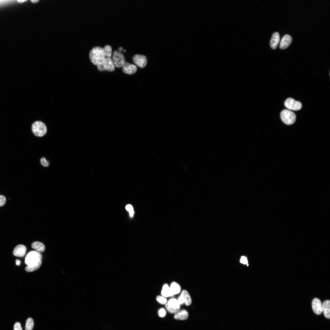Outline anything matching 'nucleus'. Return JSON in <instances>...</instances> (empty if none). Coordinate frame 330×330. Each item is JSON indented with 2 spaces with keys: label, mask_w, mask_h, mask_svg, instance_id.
<instances>
[{
  "label": "nucleus",
  "mask_w": 330,
  "mask_h": 330,
  "mask_svg": "<svg viewBox=\"0 0 330 330\" xmlns=\"http://www.w3.org/2000/svg\"><path fill=\"white\" fill-rule=\"evenodd\" d=\"M106 57L103 48L100 46L94 47L89 53V57L91 62L97 65Z\"/></svg>",
  "instance_id": "obj_1"
},
{
  "label": "nucleus",
  "mask_w": 330,
  "mask_h": 330,
  "mask_svg": "<svg viewBox=\"0 0 330 330\" xmlns=\"http://www.w3.org/2000/svg\"><path fill=\"white\" fill-rule=\"evenodd\" d=\"M280 118L282 121L288 125L293 124L295 121L296 115L292 111L288 109H284L280 114Z\"/></svg>",
  "instance_id": "obj_2"
},
{
  "label": "nucleus",
  "mask_w": 330,
  "mask_h": 330,
  "mask_svg": "<svg viewBox=\"0 0 330 330\" xmlns=\"http://www.w3.org/2000/svg\"><path fill=\"white\" fill-rule=\"evenodd\" d=\"M32 130L35 135L42 137L46 133L47 128L43 123L41 121H36L32 125Z\"/></svg>",
  "instance_id": "obj_3"
},
{
  "label": "nucleus",
  "mask_w": 330,
  "mask_h": 330,
  "mask_svg": "<svg viewBox=\"0 0 330 330\" xmlns=\"http://www.w3.org/2000/svg\"><path fill=\"white\" fill-rule=\"evenodd\" d=\"M42 256L38 251H31L28 253L25 257V263L28 266H31L37 263L41 260Z\"/></svg>",
  "instance_id": "obj_4"
},
{
  "label": "nucleus",
  "mask_w": 330,
  "mask_h": 330,
  "mask_svg": "<svg viewBox=\"0 0 330 330\" xmlns=\"http://www.w3.org/2000/svg\"><path fill=\"white\" fill-rule=\"evenodd\" d=\"M97 68L100 71L112 72L115 69L112 59L108 57H106L97 65Z\"/></svg>",
  "instance_id": "obj_5"
},
{
  "label": "nucleus",
  "mask_w": 330,
  "mask_h": 330,
  "mask_svg": "<svg viewBox=\"0 0 330 330\" xmlns=\"http://www.w3.org/2000/svg\"><path fill=\"white\" fill-rule=\"evenodd\" d=\"M112 60L115 67L117 68L122 67L126 62L123 54L119 50L114 52Z\"/></svg>",
  "instance_id": "obj_6"
},
{
  "label": "nucleus",
  "mask_w": 330,
  "mask_h": 330,
  "mask_svg": "<svg viewBox=\"0 0 330 330\" xmlns=\"http://www.w3.org/2000/svg\"><path fill=\"white\" fill-rule=\"evenodd\" d=\"M180 304L178 300L175 299H170L166 304L165 307L170 313H176L180 309Z\"/></svg>",
  "instance_id": "obj_7"
},
{
  "label": "nucleus",
  "mask_w": 330,
  "mask_h": 330,
  "mask_svg": "<svg viewBox=\"0 0 330 330\" xmlns=\"http://www.w3.org/2000/svg\"><path fill=\"white\" fill-rule=\"evenodd\" d=\"M284 105L288 109L294 111L299 110L302 107V104L300 102L291 98H287L284 101Z\"/></svg>",
  "instance_id": "obj_8"
},
{
  "label": "nucleus",
  "mask_w": 330,
  "mask_h": 330,
  "mask_svg": "<svg viewBox=\"0 0 330 330\" xmlns=\"http://www.w3.org/2000/svg\"><path fill=\"white\" fill-rule=\"evenodd\" d=\"M180 305L184 303L187 306H189L192 303V299L189 293L186 290L182 292L178 300Z\"/></svg>",
  "instance_id": "obj_9"
},
{
  "label": "nucleus",
  "mask_w": 330,
  "mask_h": 330,
  "mask_svg": "<svg viewBox=\"0 0 330 330\" xmlns=\"http://www.w3.org/2000/svg\"><path fill=\"white\" fill-rule=\"evenodd\" d=\"M134 63L141 68L145 67L147 64V59L144 55L139 54H135L133 57Z\"/></svg>",
  "instance_id": "obj_10"
},
{
  "label": "nucleus",
  "mask_w": 330,
  "mask_h": 330,
  "mask_svg": "<svg viewBox=\"0 0 330 330\" xmlns=\"http://www.w3.org/2000/svg\"><path fill=\"white\" fill-rule=\"evenodd\" d=\"M122 67L123 72L129 75L135 73L137 70V67L135 65L126 61Z\"/></svg>",
  "instance_id": "obj_11"
},
{
  "label": "nucleus",
  "mask_w": 330,
  "mask_h": 330,
  "mask_svg": "<svg viewBox=\"0 0 330 330\" xmlns=\"http://www.w3.org/2000/svg\"><path fill=\"white\" fill-rule=\"evenodd\" d=\"M312 308L314 313L320 315L322 312V305L321 300L317 298H314L312 303Z\"/></svg>",
  "instance_id": "obj_12"
},
{
  "label": "nucleus",
  "mask_w": 330,
  "mask_h": 330,
  "mask_svg": "<svg viewBox=\"0 0 330 330\" xmlns=\"http://www.w3.org/2000/svg\"><path fill=\"white\" fill-rule=\"evenodd\" d=\"M26 250L27 248L23 244H19L13 249V254L15 256L23 257L26 254Z\"/></svg>",
  "instance_id": "obj_13"
},
{
  "label": "nucleus",
  "mask_w": 330,
  "mask_h": 330,
  "mask_svg": "<svg viewBox=\"0 0 330 330\" xmlns=\"http://www.w3.org/2000/svg\"><path fill=\"white\" fill-rule=\"evenodd\" d=\"M292 38L289 35L286 34L282 38L280 44V47L282 49L287 48L292 41Z\"/></svg>",
  "instance_id": "obj_14"
},
{
  "label": "nucleus",
  "mask_w": 330,
  "mask_h": 330,
  "mask_svg": "<svg viewBox=\"0 0 330 330\" xmlns=\"http://www.w3.org/2000/svg\"><path fill=\"white\" fill-rule=\"evenodd\" d=\"M280 40V35L279 33L277 32H274L272 35L270 42V45L273 49H276L278 44Z\"/></svg>",
  "instance_id": "obj_15"
},
{
  "label": "nucleus",
  "mask_w": 330,
  "mask_h": 330,
  "mask_svg": "<svg viewBox=\"0 0 330 330\" xmlns=\"http://www.w3.org/2000/svg\"><path fill=\"white\" fill-rule=\"evenodd\" d=\"M322 305V312L324 316L327 318H330V301L329 300L324 301Z\"/></svg>",
  "instance_id": "obj_16"
},
{
  "label": "nucleus",
  "mask_w": 330,
  "mask_h": 330,
  "mask_svg": "<svg viewBox=\"0 0 330 330\" xmlns=\"http://www.w3.org/2000/svg\"><path fill=\"white\" fill-rule=\"evenodd\" d=\"M188 316L189 314L187 311L185 310H182L175 314L174 318L177 320H184L186 319Z\"/></svg>",
  "instance_id": "obj_17"
},
{
  "label": "nucleus",
  "mask_w": 330,
  "mask_h": 330,
  "mask_svg": "<svg viewBox=\"0 0 330 330\" xmlns=\"http://www.w3.org/2000/svg\"><path fill=\"white\" fill-rule=\"evenodd\" d=\"M31 247L38 252H43L44 251L45 248L44 245L42 243L39 241H35L31 244Z\"/></svg>",
  "instance_id": "obj_18"
},
{
  "label": "nucleus",
  "mask_w": 330,
  "mask_h": 330,
  "mask_svg": "<svg viewBox=\"0 0 330 330\" xmlns=\"http://www.w3.org/2000/svg\"><path fill=\"white\" fill-rule=\"evenodd\" d=\"M161 295L162 296L165 297H167L173 295L172 294L170 287L167 284H165L163 286L161 291Z\"/></svg>",
  "instance_id": "obj_19"
},
{
  "label": "nucleus",
  "mask_w": 330,
  "mask_h": 330,
  "mask_svg": "<svg viewBox=\"0 0 330 330\" xmlns=\"http://www.w3.org/2000/svg\"><path fill=\"white\" fill-rule=\"evenodd\" d=\"M173 295L179 293L181 291V287L179 284L175 282H172L170 287Z\"/></svg>",
  "instance_id": "obj_20"
},
{
  "label": "nucleus",
  "mask_w": 330,
  "mask_h": 330,
  "mask_svg": "<svg viewBox=\"0 0 330 330\" xmlns=\"http://www.w3.org/2000/svg\"><path fill=\"white\" fill-rule=\"evenodd\" d=\"M42 262V260H41L36 264L31 266H28L25 268V270L28 272H31L36 270L39 268Z\"/></svg>",
  "instance_id": "obj_21"
},
{
  "label": "nucleus",
  "mask_w": 330,
  "mask_h": 330,
  "mask_svg": "<svg viewBox=\"0 0 330 330\" xmlns=\"http://www.w3.org/2000/svg\"><path fill=\"white\" fill-rule=\"evenodd\" d=\"M34 325V322L33 319L31 318H28L26 320L25 330H32Z\"/></svg>",
  "instance_id": "obj_22"
},
{
  "label": "nucleus",
  "mask_w": 330,
  "mask_h": 330,
  "mask_svg": "<svg viewBox=\"0 0 330 330\" xmlns=\"http://www.w3.org/2000/svg\"><path fill=\"white\" fill-rule=\"evenodd\" d=\"M106 57H110L112 55V48L109 45H105L103 47Z\"/></svg>",
  "instance_id": "obj_23"
},
{
  "label": "nucleus",
  "mask_w": 330,
  "mask_h": 330,
  "mask_svg": "<svg viewBox=\"0 0 330 330\" xmlns=\"http://www.w3.org/2000/svg\"><path fill=\"white\" fill-rule=\"evenodd\" d=\"M156 299L158 302L162 304H165L167 302V299L162 296H157Z\"/></svg>",
  "instance_id": "obj_24"
},
{
  "label": "nucleus",
  "mask_w": 330,
  "mask_h": 330,
  "mask_svg": "<svg viewBox=\"0 0 330 330\" xmlns=\"http://www.w3.org/2000/svg\"><path fill=\"white\" fill-rule=\"evenodd\" d=\"M166 312L164 308H161L160 309L158 312V315L160 317H163L166 315Z\"/></svg>",
  "instance_id": "obj_25"
},
{
  "label": "nucleus",
  "mask_w": 330,
  "mask_h": 330,
  "mask_svg": "<svg viewBox=\"0 0 330 330\" xmlns=\"http://www.w3.org/2000/svg\"><path fill=\"white\" fill-rule=\"evenodd\" d=\"M40 161L41 164L42 166L44 167H47L49 166V162L46 160V159L44 157H43L41 158Z\"/></svg>",
  "instance_id": "obj_26"
},
{
  "label": "nucleus",
  "mask_w": 330,
  "mask_h": 330,
  "mask_svg": "<svg viewBox=\"0 0 330 330\" xmlns=\"http://www.w3.org/2000/svg\"><path fill=\"white\" fill-rule=\"evenodd\" d=\"M6 198L5 196L0 195V207L3 206L6 202Z\"/></svg>",
  "instance_id": "obj_27"
},
{
  "label": "nucleus",
  "mask_w": 330,
  "mask_h": 330,
  "mask_svg": "<svg viewBox=\"0 0 330 330\" xmlns=\"http://www.w3.org/2000/svg\"><path fill=\"white\" fill-rule=\"evenodd\" d=\"M13 330H22L20 324L18 322H16L14 326Z\"/></svg>",
  "instance_id": "obj_28"
},
{
  "label": "nucleus",
  "mask_w": 330,
  "mask_h": 330,
  "mask_svg": "<svg viewBox=\"0 0 330 330\" xmlns=\"http://www.w3.org/2000/svg\"><path fill=\"white\" fill-rule=\"evenodd\" d=\"M240 262L243 264H248V261L247 258L244 256H242L240 260Z\"/></svg>",
  "instance_id": "obj_29"
},
{
  "label": "nucleus",
  "mask_w": 330,
  "mask_h": 330,
  "mask_svg": "<svg viewBox=\"0 0 330 330\" xmlns=\"http://www.w3.org/2000/svg\"><path fill=\"white\" fill-rule=\"evenodd\" d=\"M126 210L130 212L133 210V208L132 206L130 204H128L126 206Z\"/></svg>",
  "instance_id": "obj_30"
},
{
  "label": "nucleus",
  "mask_w": 330,
  "mask_h": 330,
  "mask_svg": "<svg viewBox=\"0 0 330 330\" xmlns=\"http://www.w3.org/2000/svg\"><path fill=\"white\" fill-rule=\"evenodd\" d=\"M16 264L17 266H19L20 265V262L19 260L18 259H16Z\"/></svg>",
  "instance_id": "obj_31"
},
{
  "label": "nucleus",
  "mask_w": 330,
  "mask_h": 330,
  "mask_svg": "<svg viewBox=\"0 0 330 330\" xmlns=\"http://www.w3.org/2000/svg\"><path fill=\"white\" fill-rule=\"evenodd\" d=\"M129 212H130V216L132 217L133 216V215H134V211L133 210V211H130Z\"/></svg>",
  "instance_id": "obj_32"
},
{
  "label": "nucleus",
  "mask_w": 330,
  "mask_h": 330,
  "mask_svg": "<svg viewBox=\"0 0 330 330\" xmlns=\"http://www.w3.org/2000/svg\"><path fill=\"white\" fill-rule=\"evenodd\" d=\"M118 49L119 51L121 52L123 50V48L120 46L119 47Z\"/></svg>",
  "instance_id": "obj_33"
},
{
  "label": "nucleus",
  "mask_w": 330,
  "mask_h": 330,
  "mask_svg": "<svg viewBox=\"0 0 330 330\" xmlns=\"http://www.w3.org/2000/svg\"><path fill=\"white\" fill-rule=\"evenodd\" d=\"M33 3H35L39 1L38 0H31V1Z\"/></svg>",
  "instance_id": "obj_34"
},
{
  "label": "nucleus",
  "mask_w": 330,
  "mask_h": 330,
  "mask_svg": "<svg viewBox=\"0 0 330 330\" xmlns=\"http://www.w3.org/2000/svg\"><path fill=\"white\" fill-rule=\"evenodd\" d=\"M27 0H17V1L18 2L22 3V2H25Z\"/></svg>",
  "instance_id": "obj_35"
}]
</instances>
